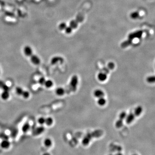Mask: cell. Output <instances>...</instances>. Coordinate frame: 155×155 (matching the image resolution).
Listing matches in <instances>:
<instances>
[{"label":"cell","instance_id":"25","mask_svg":"<svg viewBox=\"0 0 155 155\" xmlns=\"http://www.w3.org/2000/svg\"><path fill=\"white\" fill-rule=\"evenodd\" d=\"M146 81L149 83H154L155 82V78L154 76H150L147 77Z\"/></svg>","mask_w":155,"mask_h":155},{"label":"cell","instance_id":"9","mask_svg":"<svg viewBox=\"0 0 155 155\" xmlns=\"http://www.w3.org/2000/svg\"><path fill=\"white\" fill-rule=\"evenodd\" d=\"M97 79L101 82L105 81L107 79V74L105 72H100L97 75Z\"/></svg>","mask_w":155,"mask_h":155},{"label":"cell","instance_id":"32","mask_svg":"<svg viewBox=\"0 0 155 155\" xmlns=\"http://www.w3.org/2000/svg\"><path fill=\"white\" fill-rule=\"evenodd\" d=\"M1 89H2L3 91H9L10 90V87L8 86L6 84H5L4 85V86H3L2 88H1Z\"/></svg>","mask_w":155,"mask_h":155},{"label":"cell","instance_id":"21","mask_svg":"<svg viewBox=\"0 0 155 155\" xmlns=\"http://www.w3.org/2000/svg\"><path fill=\"white\" fill-rule=\"evenodd\" d=\"M78 23L75 21V19L72 20L70 22L69 26L71 27L73 29H76L78 26Z\"/></svg>","mask_w":155,"mask_h":155},{"label":"cell","instance_id":"2","mask_svg":"<svg viewBox=\"0 0 155 155\" xmlns=\"http://www.w3.org/2000/svg\"><path fill=\"white\" fill-rule=\"evenodd\" d=\"M79 83V79L77 75H73L72 77L69 84V92H75L76 91L77 86Z\"/></svg>","mask_w":155,"mask_h":155},{"label":"cell","instance_id":"10","mask_svg":"<svg viewBox=\"0 0 155 155\" xmlns=\"http://www.w3.org/2000/svg\"><path fill=\"white\" fill-rule=\"evenodd\" d=\"M94 96L97 98H99L102 97H104L105 93L103 91L100 89H97L94 91Z\"/></svg>","mask_w":155,"mask_h":155},{"label":"cell","instance_id":"11","mask_svg":"<svg viewBox=\"0 0 155 155\" xmlns=\"http://www.w3.org/2000/svg\"><path fill=\"white\" fill-rule=\"evenodd\" d=\"M55 93L57 95L59 96H62L64 95L66 93V90L62 87H59L56 89Z\"/></svg>","mask_w":155,"mask_h":155},{"label":"cell","instance_id":"22","mask_svg":"<svg viewBox=\"0 0 155 155\" xmlns=\"http://www.w3.org/2000/svg\"><path fill=\"white\" fill-rule=\"evenodd\" d=\"M131 43H132V41L128 39V40L125 41L122 43L121 47L123 48H127V47L129 46L130 44H131Z\"/></svg>","mask_w":155,"mask_h":155},{"label":"cell","instance_id":"35","mask_svg":"<svg viewBox=\"0 0 155 155\" xmlns=\"http://www.w3.org/2000/svg\"><path fill=\"white\" fill-rule=\"evenodd\" d=\"M132 155H137V154H133Z\"/></svg>","mask_w":155,"mask_h":155},{"label":"cell","instance_id":"7","mask_svg":"<svg viewBox=\"0 0 155 155\" xmlns=\"http://www.w3.org/2000/svg\"><path fill=\"white\" fill-rule=\"evenodd\" d=\"M143 32L141 31H138L136 32H134L130 34L128 36V38L129 40L132 41L133 39L135 38H140L142 35Z\"/></svg>","mask_w":155,"mask_h":155},{"label":"cell","instance_id":"3","mask_svg":"<svg viewBox=\"0 0 155 155\" xmlns=\"http://www.w3.org/2000/svg\"><path fill=\"white\" fill-rule=\"evenodd\" d=\"M126 112H122L119 115V119L115 123V126L117 128H121L123 125V120L125 119L127 115Z\"/></svg>","mask_w":155,"mask_h":155},{"label":"cell","instance_id":"14","mask_svg":"<svg viewBox=\"0 0 155 155\" xmlns=\"http://www.w3.org/2000/svg\"><path fill=\"white\" fill-rule=\"evenodd\" d=\"M10 143L9 141L6 139L4 140L0 143V146L3 149H7L10 147Z\"/></svg>","mask_w":155,"mask_h":155},{"label":"cell","instance_id":"23","mask_svg":"<svg viewBox=\"0 0 155 155\" xmlns=\"http://www.w3.org/2000/svg\"><path fill=\"white\" fill-rule=\"evenodd\" d=\"M140 16V14L138 12L135 11L132 13L130 15V17L132 19H136L138 18Z\"/></svg>","mask_w":155,"mask_h":155},{"label":"cell","instance_id":"36","mask_svg":"<svg viewBox=\"0 0 155 155\" xmlns=\"http://www.w3.org/2000/svg\"><path fill=\"white\" fill-rule=\"evenodd\" d=\"M112 155V154H110V155Z\"/></svg>","mask_w":155,"mask_h":155},{"label":"cell","instance_id":"18","mask_svg":"<svg viewBox=\"0 0 155 155\" xmlns=\"http://www.w3.org/2000/svg\"><path fill=\"white\" fill-rule=\"evenodd\" d=\"M53 123V119L52 117H49L45 118V124L48 126H50Z\"/></svg>","mask_w":155,"mask_h":155},{"label":"cell","instance_id":"19","mask_svg":"<svg viewBox=\"0 0 155 155\" xmlns=\"http://www.w3.org/2000/svg\"><path fill=\"white\" fill-rule=\"evenodd\" d=\"M44 144L47 147H50L52 145V141L50 138H47L44 141Z\"/></svg>","mask_w":155,"mask_h":155},{"label":"cell","instance_id":"17","mask_svg":"<svg viewBox=\"0 0 155 155\" xmlns=\"http://www.w3.org/2000/svg\"><path fill=\"white\" fill-rule=\"evenodd\" d=\"M44 85L46 88H51L53 85V81L52 80L50 79H48L47 80H46L45 83L44 84Z\"/></svg>","mask_w":155,"mask_h":155},{"label":"cell","instance_id":"1","mask_svg":"<svg viewBox=\"0 0 155 155\" xmlns=\"http://www.w3.org/2000/svg\"><path fill=\"white\" fill-rule=\"evenodd\" d=\"M103 134V131L100 130H96L93 132L88 133L84 137L82 141V143L84 146H88L93 137H99L102 136Z\"/></svg>","mask_w":155,"mask_h":155},{"label":"cell","instance_id":"30","mask_svg":"<svg viewBox=\"0 0 155 155\" xmlns=\"http://www.w3.org/2000/svg\"><path fill=\"white\" fill-rule=\"evenodd\" d=\"M115 67V64L112 62H110L107 65V68L109 70H112L114 69Z\"/></svg>","mask_w":155,"mask_h":155},{"label":"cell","instance_id":"20","mask_svg":"<svg viewBox=\"0 0 155 155\" xmlns=\"http://www.w3.org/2000/svg\"><path fill=\"white\" fill-rule=\"evenodd\" d=\"M97 100V103L98 105L100 106H103L106 104V100L104 97H102L100 98H98Z\"/></svg>","mask_w":155,"mask_h":155},{"label":"cell","instance_id":"29","mask_svg":"<svg viewBox=\"0 0 155 155\" xmlns=\"http://www.w3.org/2000/svg\"><path fill=\"white\" fill-rule=\"evenodd\" d=\"M46 79L44 77H41L40 79H38V83L40 84L43 85H44V84L45 83L46 81Z\"/></svg>","mask_w":155,"mask_h":155},{"label":"cell","instance_id":"26","mask_svg":"<svg viewBox=\"0 0 155 155\" xmlns=\"http://www.w3.org/2000/svg\"><path fill=\"white\" fill-rule=\"evenodd\" d=\"M67 26L66 23H65V22H62L59 24L58 26V29L61 31L64 30Z\"/></svg>","mask_w":155,"mask_h":155},{"label":"cell","instance_id":"12","mask_svg":"<svg viewBox=\"0 0 155 155\" xmlns=\"http://www.w3.org/2000/svg\"><path fill=\"white\" fill-rule=\"evenodd\" d=\"M0 97L1 99L3 100H7L10 98V94L9 91H3L2 93H1Z\"/></svg>","mask_w":155,"mask_h":155},{"label":"cell","instance_id":"33","mask_svg":"<svg viewBox=\"0 0 155 155\" xmlns=\"http://www.w3.org/2000/svg\"><path fill=\"white\" fill-rule=\"evenodd\" d=\"M5 84L4 81L1 80H0V88H2L3 86H4Z\"/></svg>","mask_w":155,"mask_h":155},{"label":"cell","instance_id":"6","mask_svg":"<svg viewBox=\"0 0 155 155\" xmlns=\"http://www.w3.org/2000/svg\"><path fill=\"white\" fill-rule=\"evenodd\" d=\"M23 53L26 57H30L33 54V50L32 48L29 45L26 46L23 48Z\"/></svg>","mask_w":155,"mask_h":155},{"label":"cell","instance_id":"4","mask_svg":"<svg viewBox=\"0 0 155 155\" xmlns=\"http://www.w3.org/2000/svg\"><path fill=\"white\" fill-rule=\"evenodd\" d=\"M30 57V61L32 63L35 65H38L41 63V60L38 56L35 54L31 55Z\"/></svg>","mask_w":155,"mask_h":155},{"label":"cell","instance_id":"34","mask_svg":"<svg viewBox=\"0 0 155 155\" xmlns=\"http://www.w3.org/2000/svg\"><path fill=\"white\" fill-rule=\"evenodd\" d=\"M115 155H123V154H122V153L119 152V153H117L116 154H115Z\"/></svg>","mask_w":155,"mask_h":155},{"label":"cell","instance_id":"16","mask_svg":"<svg viewBox=\"0 0 155 155\" xmlns=\"http://www.w3.org/2000/svg\"><path fill=\"white\" fill-rule=\"evenodd\" d=\"M30 128V125L29 123H26L23 125L22 128V130L23 133H26Z\"/></svg>","mask_w":155,"mask_h":155},{"label":"cell","instance_id":"27","mask_svg":"<svg viewBox=\"0 0 155 155\" xmlns=\"http://www.w3.org/2000/svg\"><path fill=\"white\" fill-rule=\"evenodd\" d=\"M22 97L25 99H28L29 97H30V93L28 91H24L23 93H22Z\"/></svg>","mask_w":155,"mask_h":155},{"label":"cell","instance_id":"8","mask_svg":"<svg viewBox=\"0 0 155 155\" xmlns=\"http://www.w3.org/2000/svg\"><path fill=\"white\" fill-rule=\"evenodd\" d=\"M64 60L63 58H62L61 57H59V56H56L54 57H53L51 59L50 62L51 64L52 65H56L60 62L61 63H62V62H63Z\"/></svg>","mask_w":155,"mask_h":155},{"label":"cell","instance_id":"24","mask_svg":"<svg viewBox=\"0 0 155 155\" xmlns=\"http://www.w3.org/2000/svg\"><path fill=\"white\" fill-rule=\"evenodd\" d=\"M15 91H16V93L17 95L21 96L22 95V94L23 93L24 90H23V89L21 87H17V88L15 89Z\"/></svg>","mask_w":155,"mask_h":155},{"label":"cell","instance_id":"15","mask_svg":"<svg viewBox=\"0 0 155 155\" xmlns=\"http://www.w3.org/2000/svg\"><path fill=\"white\" fill-rule=\"evenodd\" d=\"M45 128L43 126L38 127L36 128L35 131V134L38 135L41 134H42L43 132L44 131Z\"/></svg>","mask_w":155,"mask_h":155},{"label":"cell","instance_id":"13","mask_svg":"<svg viewBox=\"0 0 155 155\" xmlns=\"http://www.w3.org/2000/svg\"><path fill=\"white\" fill-rule=\"evenodd\" d=\"M143 108L141 106H137L134 110V114L135 115V116H139L143 112Z\"/></svg>","mask_w":155,"mask_h":155},{"label":"cell","instance_id":"31","mask_svg":"<svg viewBox=\"0 0 155 155\" xmlns=\"http://www.w3.org/2000/svg\"><path fill=\"white\" fill-rule=\"evenodd\" d=\"M73 29H72V28L70 26H67L66 29H65V31L66 33L67 34H70L72 32Z\"/></svg>","mask_w":155,"mask_h":155},{"label":"cell","instance_id":"37","mask_svg":"<svg viewBox=\"0 0 155 155\" xmlns=\"http://www.w3.org/2000/svg\"></svg>","mask_w":155,"mask_h":155},{"label":"cell","instance_id":"5","mask_svg":"<svg viewBox=\"0 0 155 155\" xmlns=\"http://www.w3.org/2000/svg\"><path fill=\"white\" fill-rule=\"evenodd\" d=\"M135 115L134 112H130L127 115L125 118V122L127 124H130L133 122L135 118Z\"/></svg>","mask_w":155,"mask_h":155},{"label":"cell","instance_id":"28","mask_svg":"<svg viewBox=\"0 0 155 155\" xmlns=\"http://www.w3.org/2000/svg\"><path fill=\"white\" fill-rule=\"evenodd\" d=\"M45 118L44 117H40L38 119V123L41 125L45 124Z\"/></svg>","mask_w":155,"mask_h":155}]
</instances>
